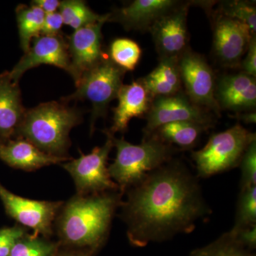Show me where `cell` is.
I'll use <instances>...</instances> for the list:
<instances>
[{
    "instance_id": "obj_1",
    "label": "cell",
    "mask_w": 256,
    "mask_h": 256,
    "mask_svg": "<svg viewBox=\"0 0 256 256\" xmlns=\"http://www.w3.org/2000/svg\"><path fill=\"white\" fill-rule=\"evenodd\" d=\"M126 192L120 216L136 247L192 233L212 212L197 176L178 160H170Z\"/></svg>"
},
{
    "instance_id": "obj_2",
    "label": "cell",
    "mask_w": 256,
    "mask_h": 256,
    "mask_svg": "<svg viewBox=\"0 0 256 256\" xmlns=\"http://www.w3.org/2000/svg\"><path fill=\"white\" fill-rule=\"evenodd\" d=\"M117 191L76 194L63 204L55 220L56 230L64 245L98 248L108 236L116 210L122 204Z\"/></svg>"
},
{
    "instance_id": "obj_3",
    "label": "cell",
    "mask_w": 256,
    "mask_h": 256,
    "mask_svg": "<svg viewBox=\"0 0 256 256\" xmlns=\"http://www.w3.org/2000/svg\"><path fill=\"white\" fill-rule=\"evenodd\" d=\"M80 122L82 116L76 109L56 101L45 102L26 111L18 138L50 156L67 158L69 133Z\"/></svg>"
},
{
    "instance_id": "obj_4",
    "label": "cell",
    "mask_w": 256,
    "mask_h": 256,
    "mask_svg": "<svg viewBox=\"0 0 256 256\" xmlns=\"http://www.w3.org/2000/svg\"><path fill=\"white\" fill-rule=\"evenodd\" d=\"M117 150L116 160L108 168L109 175L124 193L138 184L160 166L172 160L178 148L152 134L143 139L140 144H132L124 138L112 137Z\"/></svg>"
},
{
    "instance_id": "obj_5",
    "label": "cell",
    "mask_w": 256,
    "mask_h": 256,
    "mask_svg": "<svg viewBox=\"0 0 256 256\" xmlns=\"http://www.w3.org/2000/svg\"><path fill=\"white\" fill-rule=\"evenodd\" d=\"M255 140V133L248 130L240 124L214 134L206 146L192 153L197 178H210L236 168L248 146Z\"/></svg>"
},
{
    "instance_id": "obj_6",
    "label": "cell",
    "mask_w": 256,
    "mask_h": 256,
    "mask_svg": "<svg viewBox=\"0 0 256 256\" xmlns=\"http://www.w3.org/2000/svg\"><path fill=\"white\" fill-rule=\"evenodd\" d=\"M126 72L107 56L94 68L82 74L76 84V92L62 99L64 102L86 99L92 102V134L96 120L105 117L109 104L118 98L120 89L124 85L122 80Z\"/></svg>"
},
{
    "instance_id": "obj_7",
    "label": "cell",
    "mask_w": 256,
    "mask_h": 256,
    "mask_svg": "<svg viewBox=\"0 0 256 256\" xmlns=\"http://www.w3.org/2000/svg\"><path fill=\"white\" fill-rule=\"evenodd\" d=\"M104 132L107 140L104 146H96L88 154L80 152L78 159H72L62 164L73 178L77 194H95L119 190L117 184L110 178L107 168L109 154L114 146V134L108 130Z\"/></svg>"
},
{
    "instance_id": "obj_8",
    "label": "cell",
    "mask_w": 256,
    "mask_h": 256,
    "mask_svg": "<svg viewBox=\"0 0 256 256\" xmlns=\"http://www.w3.org/2000/svg\"><path fill=\"white\" fill-rule=\"evenodd\" d=\"M146 119L144 139L151 136L160 126L170 122H194L206 129L213 127L215 124L213 114L194 104L182 92L153 98Z\"/></svg>"
},
{
    "instance_id": "obj_9",
    "label": "cell",
    "mask_w": 256,
    "mask_h": 256,
    "mask_svg": "<svg viewBox=\"0 0 256 256\" xmlns=\"http://www.w3.org/2000/svg\"><path fill=\"white\" fill-rule=\"evenodd\" d=\"M182 82L186 96L194 104L220 116L215 98L214 72L203 56L188 48L178 60Z\"/></svg>"
},
{
    "instance_id": "obj_10",
    "label": "cell",
    "mask_w": 256,
    "mask_h": 256,
    "mask_svg": "<svg viewBox=\"0 0 256 256\" xmlns=\"http://www.w3.org/2000/svg\"><path fill=\"white\" fill-rule=\"evenodd\" d=\"M0 200L6 214L22 227L32 228L34 235L48 238L53 234L62 202L37 201L18 196L6 190L0 182Z\"/></svg>"
},
{
    "instance_id": "obj_11",
    "label": "cell",
    "mask_w": 256,
    "mask_h": 256,
    "mask_svg": "<svg viewBox=\"0 0 256 256\" xmlns=\"http://www.w3.org/2000/svg\"><path fill=\"white\" fill-rule=\"evenodd\" d=\"M191 4L183 2L156 20L150 28L160 60H178L188 50V16Z\"/></svg>"
},
{
    "instance_id": "obj_12",
    "label": "cell",
    "mask_w": 256,
    "mask_h": 256,
    "mask_svg": "<svg viewBox=\"0 0 256 256\" xmlns=\"http://www.w3.org/2000/svg\"><path fill=\"white\" fill-rule=\"evenodd\" d=\"M252 36L256 35L245 24L218 14L214 28L215 56L224 66L239 68Z\"/></svg>"
},
{
    "instance_id": "obj_13",
    "label": "cell",
    "mask_w": 256,
    "mask_h": 256,
    "mask_svg": "<svg viewBox=\"0 0 256 256\" xmlns=\"http://www.w3.org/2000/svg\"><path fill=\"white\" fill-rule=\"evenodd\" d=\"M100 22L76 30L69 37L68 53L72 72L70 75L78 84L82 74L94 68L107 56L102 50V26Z\"/></svg>"
},
{
    "instance_id": "obj_14",
    "label": "cell",
    "mask_w": 256,
    "mask_h": 256,
    "mask_svg": "<svg viewBox=\"0 0 256 256\" xmlns=\"http://www.w3.org/2000/svg\"><path fill=\"white\" fill-rule=\"evenodd\" d=\"M41 64L55 66L70 74V56L68 43L60 36H40L34 38L33 45L24 54L10 74L16 82L20 80L28 69Z\"/></svg>"
},
{
    "instance_id": "obj_15",
    "label": "cell",
    "mask_w": 256,
    "mask_h": 256,
    "mask_svg": "<svg viewBox=\"0 0 256 256\" xmlns=\"http://www.w3.org/2000/svg\"><path fill=\"white\" fill-rule=\"evenodd\" d=\"M215 98L220 110L236 112L255 110V77L242 72L222 76L216 80Z\"/></svg>"
},
{
    "instance_id": "obj_16",
    "label": "cell",
    "mask_w": 256,
    "mask_h": 256,
    "mask_svg": "<svg viewBox=\"0 0 256 256\" xmlns=\"http://www.w3.org/2000/svg\"><path fill=\"white\" fill-rule=\"evenodd\" d=\"M183 2L176 0H136L127 6L110 13L108 22L121 24L127 30L149 32L156 20Z\"/></svg>"
},
{
    "instance_id": "obj_17",
    "label": "cell",
    "mask_w": 256,
    "mask_h": 256,
    "mask_svg": "<svg viewBox=\"0 0 256 256\" xmlns=\"http://www.w3.org/2000/svg\"><path fill=\"white\" fill-rule=\"evenodd\" d=\"M26 111L22 104L18 82L10 72L0 74V144L18 138Z\"/></svg>"
},
{
    "instance_id": "obj_18",
    "label": "cell",
    "mask_w": 256,
    "mask_h": 256,
    "mask_svg": "<svg viewBox=\"0 0 256 256\" xmlns=\"http://www.w3.org/2000/svg\"><path fill=\"white\" fill-rule=\"evenodd\" d=\"M117 98L118 106L114 108V124L108 130L114 136L117 132H126L133 118L146 116L153 100L140 78L129 85H122Z\"/></svg>"
},
{
    "instance_id": "obj_19",
    "label": "cell",
    "mask_w": 256,
    "mask_h": 256,
    "mask_svg": "<svg viewBox=\"0 0 256 256\" xmlns=\"http://www.w3.org/2000/svg\"><path fill=\"white\" fill-rule=\"evenodd\" d=\"M0 159L16 169L34 171L50 164L72 160L46 154L23 138H18L0 144Z\"/></svg>"
},
{
    "instance_id": "obj_20",
    "label": "cell",
    "mask_w": 256,
    "mask_h": 256,
    "mask_svg": "<svg viewBox=\"0 0 256 256\" xmlns=\"http://www.w3.org/2000/svg\"><path fill=\"white\" fill-rule=\"evenodd\" d=\"M178 58L160 60V63L150 74L140 78L153 98L175 95L182 92V82Z\"/></svg>"
},
{
    "instance_id": "obj_21",
    "label": "cell",
    "mask_w": 256,
    "mask_h": 256,
    "mask_svg": "<svg viewBox=\"0 0 256 256\" xmlns=\"http://www.w3.org/2000/svg\"><path fill=\"white\" fill-rule=\"evenodd\" d=\"M206 130L201 124L194 122H175L160 126L152 134L172 146L188 150L196 146L202 132Z\"/></svg>"
},
{
    "instance_id": "obj_22",
    "label": "cell",
    "mask_w": 256,
    "mask_h": 256,
    "mask_svg": "<svg viewBox=\"0 0 256 256\" xmlns=\"http://www.w3.org/2000/svg\"><path fill=\"white\" fill-rule=\"evenodd\" d=\"M16 14L20 44L25 54L30 50L32 38L40 36L45 13L34 5L20 4L16 8Z\"/></svg>"
},
{
    "instance_id": "obj_23",
    "label": "cell",
    "mask_w": 256,
    "mask_h": 256,
    "mask_svg": "<svg viewBox=\"0 0 256 256\" xmlns=\"http://www.w3.org/2000/svg\"><path fill=\"white\" fill-rule=\"evenodd\" d=\"M60 13L64 24L77 30L100 22H108L109 14L99 15L92 12L86 3L82 0H66L60 2Z\"/></svg>"
},
{
    "instance_id": "obj_24",
    "label": "cell",
    "mask_w": 256,
    "mask_h": 256,
    "mask_svg": "<svg viewBox=\"0 0 256 256\" xmlns=\"http://www.w3.org/2000/svg\"><path fill=\"white\" fill-rule=\"evenodd\" d=\"M238 242L233 232L224 233L205 246L195 249L190 256H256Z\"/></svg>"
},
{
    "instance_id": "obj_25",
    "label": "cell",
    "mask_w": 256,
    "mask_h": 256,
    "mask_svg": "<svg viewBox=\"0 0 256 256\" xmlns=\"http://www.w3.org/2000/svg\"><path fill=\"white\" fill-rule=\"evenodd\" d=\"M142 56L139 44L129 38H116L110 47V58L116 65L126 72H132Z\"/></svg>"
},
{
    "instance_id": "obj_26",
    "label": "cell",
    "mask_w": 256,
    "mask_h": 256,
    "mask_svg": "<svg viewBox=\"0 0 256 256\" xmlns=\"http://www.w3.org/2000/svg\"><path fill=\"white\" fill-rule=\"evenodd\" d=\"M56 248L46 237L26 233L15 242L9 256H54Z\"/></svg>"
},
{
    "instance_id": "obj_27",
    "label": "cell",
    "mask_w": 256,
    "mask_h": 256,
    "mask_svg": "<svg viewBox=\"0 0 256 256\" xmlns=\"http://www.w3.org/2000/svg\"><path fill=\"white\" fill-rule=\"evenodd\" d=\"M256 226V186L240 190L237 201L235 224L232 230Z\"/></svg>"
},
{
    "instance_id": "obj_28",
    "label": "cell",
    "mask_w": 256,
    "mask_h": 256,
    "mask_svg": "<svg viewBox=\"0 0 256 256\" xmlns=\"http://www.w3.org/2000/svg\"><path fill=\"white\" fill-rule=\"evenodd\" d=\"M218 14L238 20L246 24L252 35L256 32V8L252 3L242 0L224 1L218 8Z\"/></svg>"
},
{
    "instance_id": "obj_29",
    "label": "cell",
    "mask_w": 256,
    "mask_h": 256,
    "mask_svg": "<svg viewBox=\"0 0 256 256\" xmlns=\"http://www.w3.org/2000/svg\"><path fill=\"white\" fill-rule=\"evenodd\" d=\"M239 165L242 170L240 190L256 186V140L248 146Z\"/></svg>"
},
{
    "instance_id": "obj_30",
    "label": "cell",
    "mask_w": 256,
    "mask_h": 256,
    "mask_svg": "<svg viewBox=\"0 0 256 256\" xmlns=\"http://www.w3.org/2000/svg\"><path fill=\"white\" fill-rule=\"evenodd\" d=\"M25 234L26 229L20 226L0 229V256H9L15 242Z\"/></svg>"
},
{
    "instance_id": "obj_31",
    "label": "cell",
    "mask_w": 256,
    "mask_h": 256,
    "mask_svg": "<svg viewBox=\"0 0 256 256\" xmlns=\"http://www.w3.org/2000/svg\"><path fill=\"white\" fill-rule=\"evenodd\" d=\"M64 22L60 12L45 14L41 34L44 36H60Z\"/></svg>"
},
{
    "instance_id": "obj_32",
    "label": "cell",
    "mask_w": 256,
    "mask_h": 256,
    "mask_svg": "<svg viewBox=\"0 0 256 256\" xmlns=\"http://www.w3.org/2000/svg\"><path fill=\"white\" fill-rule=\"evenodd\" d=\"M242 73L250 76L256 77V38L252 36L246 52L245 58L240 62Z\"/></svg>"
},
{
    "instance_id": "obj_33",
    "label": "cell",
    "mask_w": 256,
    "mask_h": 256,
    "mask_svg": "<svg viewBox=\"0 0 256 256\" xmlns=\"http://www.w3.org/2000/svg\"><path fill=\"white\" fill-rule=\"evenodd\" d=\"M236 236L238 242L250 250L256 247V226L238 230H230Z\"/></svg>"
},
{
    "instance_id": "obj_34",
    "label": "cell",
    "mask_w": 256,
    "mask_h": 256,
    "mask_svg": "<svg viewBox=\"0 0 256 256\" xmlns=\"http://www.w3.org/2000/svg\"><path fill=\"white\" fill-rule=\"evenodd\" d=\"M60 3L58 0H35L32 2L31 4L40 8L46 14L56 12L60 8Z\"/></svg>"
},
{
    "instance_id": "obj_35",
    "label": "cell",
    "mask_w": 256,
    "mask_h": 256,
    "mask_svg": "<svg viewBox=\"0 0 256 256\" xmlns=\"http://www.w3.org/2000/svg\"><path fill=\"white\" fill-rule=\"evenodd\" d=\"M236 118L239 121L246 124H256V112L255 110L247 111V112H236Z\"/></svg>"
},
{
    "instance_id": "obj_36",
    "label": "cell",
    "mask_w": 256,
    "mask_h": 256,
    "mask_svg": "<svg viewBox=\"0 0 256 256\" xmlns=\"http://www.w3.org/2000/svg\"><path fill=\"white\" fill-rule=\"evenodd\" d=\"M60 256H89L88 254H85V252H66V254H62Z\"/></svg>"
}]
</instances>
